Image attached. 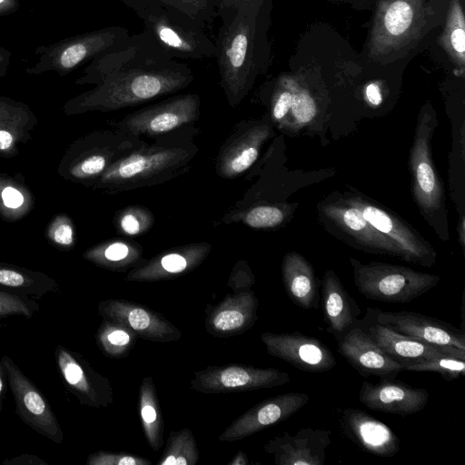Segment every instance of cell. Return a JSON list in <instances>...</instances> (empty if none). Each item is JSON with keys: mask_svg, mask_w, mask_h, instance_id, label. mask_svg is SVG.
<instances>
[{"mask_svg": "<svg viewBox=\"0 0 465 465\" xmlns=\"http://www.w3.org/2000/svg\"><path fill=\"white\" fill-rule=\"evenodd\" d=\"M77 83L94 84L84 96L86 106L114 111L135 106L186 88L192 69L156 44L144 30L90 61Z\"/></svg>", "mask_w": 465, "mask_h": 465, "instance_id": "6da1fadb", "label": "cell"}, {"mask_svg": "<svg viewBox=\"0 0 465 465\" xmlns=\"http://www.w3.org/2000/svg\"><path fill=\"white\" fill-rule=\"evenodd\" d=\"M272 0H213L219 20L215 58L221 86L236 106L264 72L270 56L268 30Z\"/></svg>", "mask_w": 465, "mask_h": 465, "instance_id": "7a4b0ae2", "label": "cell"}, {"mask_svg": "<svg viewBox=\"0 0 465 465\" xmlns=\"http://www.w3.org/2000/svg\"><path fill=\"white\" fill-rule=\"evenodd\" d=\"M197 153L198 147L185 141L146 143L112 164L100 184L114 193L160 184L186 173Z\"/></svg>", "mask_w": 465, "mask_h": 465, "instance_id": "3957f363", "label": "cell"}, {"mask_svg": "<svg viewBox=\"0 0 465 465\" xmlns=\"http://www.w3.org/2000/svg\"><path fill=\"white\" fill-rule=\"evenodd\" d=\"M137 15L161 49L174 59L215 57L216 46L199 25L175 9L152 0Z\"/></svg>", "mask_w": 465, "mask_h": 465, "instance_id": "277c9868", "label": "cell"}, {"mask_svg": "<svg viewBox=\"0 0 465 465\" xmlns=\"http://www.w3.org/2000/svg\"><path fill=\"white\" fill-rule=\"evenodd\" d=\"M350 262L359 292L372 301L407 303L434 288L440 281L439 275L407 266L380 262L362 263L351 257Z\"/></svg>", "mask_w": 465, "mask_h": 465, "instance_id": "5b68a950", "label": "cell"}, {"mask_svg": "<svg viewBox=\"0 0 465 465\" xmlns=\"http://www.w3.org/2000/svg\"><path fill=\"white\" fill-rule=\"evenodd\" d=\"M129 35L126 27L114 25L39 46L35 51L39 55L38 61L28 67L26 72L36 74L54 71L64 75L111 49Z\"/></svg>", "mask_w": 465, "mask_h": 465, "instance_id": "8992f818", "label": "cell"}, {"mask_svg": "<svg viewBox=\"0 0 465 465\" xmlns=\"http://www.w3.org/2000/svg\"><path fill=\"white\" fill-rule=\"evenodd\" d=\"M436 124V116L429 109L420 112L410 156L413 195L427 219L445 214L443 187L430 153V138Z\"/></svg>", "mask_w": 465, "mask_h": 465, "instance_id": "52a82bcc", "label": "cell"}, {"mask_svg": "<svg viewBox=\"0 0 465 465\" xmlns=\"http://www.w3.org/2000/svg\"><path fill=\"white\" fill-rule=\"evenodd\" d=\"M319 212L328 230L354 248L405 261L400 247L369 223L360 210L345 199L322 203Z\"/></svg>", "mask_w": 465, "mask_h": 465, "instance_id": "ba28073f", "label": "cell"}, {"mask_svg": "<svg viewBox=\"0 0 465 465\" xmlns=\"http://www.w3.org/2000/svg\"><path fill=\"white\" fill-rule=\"evenodd\" d=\"M200 107L198 94L176 95L125 115L116 129L139 137L163 135L197 121Z\"/></svg>", "mask_w": 465, "mask_h": 465, "instance_id": "9c48e42d", "label": "cell"}, {"mask_svg": "<svg viewBox=\"0 0 465 465\" xmlns=\"http://www.w3.org/2000/svg\"><path fill=\"white\" fill-rule=\"evenodd\" d=\"M1 362L21 420L41 436L61 444L64 432L47 399L9 356L3 355Z\"/></svg>", "mask_w": 465, "mask_h": 465, "instance_id": "30bf717a", "label": "cell"}, {"mask_svg": "<svg viewBox=\"0 0 465 465\" xmlns=\"http://www.w3.org/2000/svg\"><path fill=\"white\" fill-rule=\"evenodd\" d=\"M429 7L423 0H391L381 9L372 39L378 53L401 51L421 33Z\"/></svg>", "mask_w": 465, "mask_h": 465, "instance_id": "8fae6325", "label": "cell"}, {"mask_svg": "<svg viewBox=\"0 0 465 465\" xmlns=\"http://www.w3.org/2000/svg\"><path fill=\"white\" fill-rule=\"evenodd\" d=\"M345 200L360 210L367 222L376 230L391 239L400 247L406 262L424 267H431L435 264L437 253L432 246L396 215L361 196H351Z\"/></svg>", "mask_w": 465, "mask_h": 465, "instance_id": "7c38bea8", "label": "cell"}, {"mask_svg": "<svg viewBox=\"0 0 465 465\" xmlns=\"http://www.w3.org/2000/svg\"><path fill=\"white\" fill-rule=\"evenodd\" d=\"M366 312L379 323L400 333L426 342L465 350L462 330L441 321L416 312H384L367 308Z\"/></svg>", "mask_w": 465, "mask_h": 465, "instance_id": "4fadbf2b", "label": "cell"}, {"mask_svg": "<svg viewBox=\"0 0 465 465\" xmlns=\"http://www.w3.org/2000/svg\"><path fill=\"white\" fill-rule=\"evenodd\" d=\"M262 340L270 354L307 372H324L336 365L331 350L319 339L299 331L264 333Z\"/></svg>", "mask_w": 465, "mask_h": 465, "instance_id": "5bb4252c", "label": "cell"}, {"mask_svg": "<svg viewBox=\"0 0 465 465\" xmlns=\"http://www.w3.org/2000/svg\"><path fill=\"white\" fill-rule=\"evenodd\" d=\"M356 323L383 351L402 365L409 361L449 355L465 360V350L439 346L400 333L379 323L367 312Z\"/></svg>", "mask_w": 465, "mask_h": 465, "instance_id": "9a60e30c", "label": "cell"}, {"mask_svg": "<svg viewBox=\"0 0 465 465\" xmlns=\"http://www.w3.org/2000/svg\"><path fill=\"white\" fill-rule=\"evenodd\" d=\"M338 352L361 376L394 380L403 365L390 357L356 323L337 340Z\"/></svg>", "mask_w": 465, "mask_h": 465, "instance_id": "2e32d148", "label": "cell"}, {"mask_svg": "<svg viewBox=\"0 0 465 465\" xmlns=\"http://www.w3.org/2000/svg\"><path fill=\"white\" fill-rule=\"evenodd\" d=\"M430 392L403 381L381 379L378 383L363 381L359 401L368 409L400 416L420 412L429 402Z\"/></svg>", "mask_w": 465, "mask_h": 465, "instance_id": "e0dca14e", "label": "cell"}, {"mask_svg": "<svg viewBox=\"0 0 465 465\" xmlns=\"http://www.w3.org/2000/svg\"><path fill=\"white\" fill-rule=\"evenodd\" d=\"M339 423L342 434L363 451L381 458H392L400 450V439L395 432L360 409L342 410Z\"/></svg>", "mask_w": 465, "mask_h": 465, "instance_id": "ac0fdd59", "label": "cell"}, {"mask_svg": "<svg viewBox=\"0 0 465 465\" xmlns=\"http://www.w3.org/2000/svg\"><path fill=\"white\" fill-rule=\"evenodd\" d=\"M271 135L272 129L264 123H249L238 127L221 147L216 160L217 173L229 179L248 170Z\"/></svg>", "mask_w": 465, "mask_h": 465, "instance_id": "d6986e66", "label": "cell"}, {"mask_svg": "<svg viewBox=\"0 0 465 465\" xmlns=\"http://www.w3.org/2000/svg\"><path fill=\"white\" fill-rule=\"evenodd\" d=\"M331 435L329 430L302 428L295 434L275 437L266 450L274 454L278 465H323Z\"/></svg>", "mask_w": 465, "mask_h": 465, "instance_id": "ffe728a7", "label": "cell"}, {"mask_svg": "<svg viewBox=\"0 0 465 465\" xmlns=\"http://www.w3.org/2000/svg\"><path fill=\"white\" fill-rule=\"evenodd\" d=\"M308 401V394L296 391L268 399L237 420L223 435V439L246 437L267 426L283 421L304 407Z\"/></svg>", "mask_w": 465, "mask_h": 465, "instance_id": "44dd1931", "label": "cell"}, {"mask_svg": "<svg viewBox=\"0 0 465 465\" xmlns=\"http://www.w3.org/2000/svg\"><path fill=\"white\" fill-rule=\"evenodd\" d=\"M321 301L326 330L336 340L359 320L361 309L337 274L328 270L321 283Z\"/></svg>", "mask_w": 465, "mask_h": 465, "instance_id": "7402d4cb", "label": "cell"}, {"mask_svg": "<svg viewBox=\"0 0 465 465\" xmlns=\"http://www.w3.org/2000/svg\"><path fill=\"white\" fill-rule=\"evenodd\" d=\"M54 357L64 387L81 403L97 406L100 402V387L95 374L85 361L63 344L56 345Z\"/></svg>", "mask_w": 465, "mask_h": 465, "instance_id": "603a6c76", "label": "cell"}, {"mask_svg": "<svg viewBox=\"0 0 465 465\" xmlns=\"http://www.w3.org/2000/svg\"><path fill=\"white\" fill-rule=\"evenodd\" d=\"M282 282L286 292L298 307L318 309L319 282L312 265L300 253L288 252L282 263Z\"/></svg>", "mask_w": 465, "mask_h": 465, "instance_id": "cb8c5ba5", "label": "cell"}, {"mask_svg": "<svg viewBox=\"0 0 465 465\" xmlns=\"http://www.w3.org/2000/svg\"><path fill=\"white\" fill-rule=\"evenodd\" d=\"M208 386L218 389H261L281 386L290 381L288 373L276 369L229 367L208 377Z\"/></svg>", "mask_w": 465, "mask_h": 465, "instance_id": "d4e9b609", "label": "cell"}, {"mask_svg": "<svg viewBox=\"0 0 465 465\" xmlns=\"http://www.w3.org/2000/svg\"><path fill=\"white\" fill-rule=\"evenodd\" d=\"M0 290L26 296L32 299H42L48 293H58V283L42 273L33 272L0 264Z\"/></svg>", "mask_w": 465, "mask_h": 465, "instance_id": "484cf974", "label": "cell"}, {"mask_svg": "<svg viewBox=\"0 0 465 465\" xmlns=\"http://www.w3.org/2000/svg\"><path fill=\"white\" fill-rule=\"evenodd\" d=\"M403 371H432L440 373L446 381H453L465 375V360L450 355L421 359L404 363Z\"/></svg>", "mask_w": 465, "mask_h": 465, "instance_id": "4316f807", "label": "cell"}, {"mask_svg": "<svg viewBox=\"0 0 465 465\" xmlns=\"http://www.w3.org/2000/svg\"><path fill=\"white\" fill-rule=\"evenodd\" d=\"M162 4L175 9L199 25L209 28L215 19L213 0H159Z\"/></svg>", "mask_w": 465, "mask_h": 465, "instance_id": "83f0119b", "label": "cell"}, {"mask_svg": "<svg viewBox=\"0 0 465 465\" xmlns=\"http://www.w3.org/2000/svg\"><path fill=\"white\" fill-rule=\"evenodd\" d=\"M449 16L445 43L458 64L463 66L465 52L464 16L460 3L455 1Z\"/></svg>", "mask_w": 465, "mask_h": 465, "instance_id": "f1b7e54d", "label": "cell"}, {"mask_svg": "<svg viewBox=\"0 0 465 465\" xmlns=\"http://www.w3.org/2000/svg\"><path fill=\"white\" fill-rule=\"evenodd\" d=\"M153 223L151 212L143 206H129L116 216L117 228L126 235L136 236L150 229Z\"/></svg>", "mask_w": 465, "mask_h": 465, "instance_id": "f546056e", "label": "cell"}, {"mask_svg": "<svg viewBox=\"0 0 465 465\" xmlns=\"http://www.w3.org/2000/svg\"><path fill=\"white\" fill-rule=\"evenodd\" d=\"M39 310L40 306L35 299L0 290V329L4 326V320L9 317L30 319Z\"/></svg>", "mask_w": 465, "mask_h": 465, "instance_id": "4dcf8cb0", "label": "cell"}, {"mask_svg": "<svg viewBox=\"0 0 465 465\" xmlns=\"http://www.w3.org/2000/svg\"><path fill=\"white\" fill-rule=\"evenodd\" d=\"M285 218L284 212L275 205H257L251 207L242 214L241 220L254 229L273 228L280 225Z\"/></svg>", "mask_w": 465, "mask_h": 465, "instance_id": "1f68e13d", "label": "cell"}, {"mask_svg": "<svg viewBox=\"0 0 465 465\" xmlns=\"http://www.w3.org/2000/svg\"><path fill=\"white\" fill-rule=\"evenodd\" d=\"M290 84L292 89L290 110L299 124H308L316 114L315 102L306 90L294 88L292 81H290Z\"/></svg>", "mask_w": 465, "mask_h": 465, "instance_id": "d6a6232c", "label": "cell"}, {"mask_svg": "<svg viewBox=\"0 0 465 465\" xmlns=\"http://www.w3.org/2000/svg\"><path fill=\"white\" fill-rule=\"evenodd\" d=\"M139 252L134 244L118 240L100 247L94 257L99 261L104 260L111 263H117L138 255Z\"/></svg>", "mask_w": 465, "mask_h": 465, "instance_id": "836d02e7", "label": "cell"}, {"mask_svg": "<svg viewBox=\"0 0 465 465\" xmlns=\"http://www.w3.org/2000/svg\"><path fill=\"white\" fill-rule=\"evenodd\" d=\"M292 89L290 81H284L276 94L272 107V114L275 121L283 119L291 109Z\"/></svg>", "mask_w": 465, "mask_h": 465, "instance_id": "e575fe53", "label": "cell"}, {"mask_svg": "<svg viewBox=\"0 0 465 465\" xmlns=\"http://www.w3.org/2000/svg\"><path fill=\"white\" fill-rule=\"evenodd\" d=\"M246 315L237 310H224L219 312L213 319V325L222 331H230L243 325Z\"/></svg>", "mask_w": 465, "mask_h": 465, "instance_id": "d590c367", "label": "cell"}, {"mask_svg": "<svg viewBox=\"0 0 465 465\" xmlns=\"http://www.w3.org/2000/svg\"><path fill=\"white\" fill-rule=\"evenodd\" d=\"M143 461L136 460L131 456H115L105 453H94L89 456L87 463L89 465H107V464H118V465H135L142 463Z\"/></svg>", "mask_w": 465, "mask_h": 465, "instance_id": "8d00e7d4", "label": "cell"}, {"mask_svg": "<svg viewBox=\"0 0 465 465\" xmlns=\"http://www.w3.org/2000/svg\"><path fill=\"white\" fill-rule=\"evenodd\" d=\"M127 321L137 331L147 329L152 322L149 314L140 308L132 309L127 315Z\"/></svg>", "mask_w": 465, "mask_h": 465, "instance_id": "74e56055", "label": "cell"}, {"mask_svg": "<svg viewBox=\"0 0 465 465\" xmlns=\"http://www.w3.org/2000/svg\"><path fill=\"white\" fill-rule=\"evenodd\" d=\"M54 241L61 245H70L74 241V232L67 223H57L53 231Z\"/></svg>", "mask_w": 465, "mask_h": 465, "instance_id": "f35d334b", "label": "cell"}, {"mask_svg": "<svg viewBox=\"0 0 465 465\" xmlns=\"http://www.w3.org/2000/svg\"><path fill=\"white\" fill-rule=\"evenodd\" d=\"M2 463L4 465H48L40 457L29 453H23L16 457L5 459Z\"/></svg>", "mask_w": 465, "mask_h": 465, "instance_id": "ab89813d", "label": "cell"}, {"mask_svg": "<svg viewBox=\"0 0 465 465\" xmlns=\"http://www.w3.org/2000/svg\"><path fill=\"white\" fill-rule=\"evenodd\" d=\"M2 200L5 206L17 208L22 205L24 197L16 189L13 187H6L2 192Z\"/></svg>", "mask_w": 465, "mask_h": 465, "instance_id": "60d3db41", "label": "cell"}, {"mask_svg": "<svg viewBox=\"0 0 465 465\" xmlns=\"http://www.w3.org/2000/svg\"><path fill=\"white\" fill-rule=\"evenodd\" d=\"M106 340L112 345L122 346V345H125L129 342L130 337H129L128 333H126L124 331L114 330V331H110L107 334Z\"/></svg>", "mask_w": 465, "mask_h": 465, "instance_id": "b9f144b4", "label": "cell"}, {"mask_svg": "<svg viewBox=\"0 0 465 465\" xmlns=\"http://www.w3.org/2000/svg\"><path fill=\"white\" fill-rule=\"evenodd\" d=\"M365 94L368 101L373 105H379L382 102L380 87L374 83L367 85Z\"/></svg>", "mask_w": 465, "mask_h": 465, "instance_id": "7bdbcfd3", "label": "cell"}, {"mask_svg": "<svg viewBox=\"0 0 465 465\" xmlns=\"http://www.w3.org/2000/svg\"><path fill=\"white\" fill-rule=\"evenodd\" d=\"M19 6L18 0H0V16L15 13Z\"/></svg>", "mask_w": 465, "mask_h": 465, "instance_id": "ee69618b", "label": "cell"}, {"mask_svg": "<svg viewBox=\"0 0 465 465\" xmlns=\"http://www.w3.org/2000/svg\"><path fill=\"white\" fill-rule=\"evenodd\" d=\"M11 52L0 45V76L4 75L9 67L11 62Z\"/></svg>", "mask_w": 465, "mask_h": 465, "instance_id": "f6af8a7d", "label": "cell"}, {"mask_svg": "<svg viewBox=\"0 0 465 465\" xmlns=\"http://www.w3.org/2000/svg\"><path fill=\"white\" fill-rule=\"evenodd\" d=\"M141 414L146 424L153 423L156 420V411L151 404H144Z\"/></svg>", "mask_w": 465, "mask_h": 465, "instance_id": "bcb514c9", "label": "cell"}, {"mask_svg": "<svg viewBox=\"0 0 465 465\" xmlns=\"http://www.w3.org/2000/svg\"><path fill=\"white\" fill-rule=\"evenodd\" d=\"M5 382H7L6 375H5V369L1 362V358H0V414L3 410V403H4V400H5V391H6Z\"/></svg>", "mask_w": 465, "mask_h": 465, "instance_id": "7dc6e473", "label": "cell"}, {"mask_svg": "<svg viewBox=\"0 0 465 465\" xmlns=\"http://www.w3.org/2000/svg\"><path fill=\"white\" fill-rule=\"evenodd\" d=\"M127 7L134 10L136 15L152 0H121Z\"/></svg>", "mask_w": 465, "mask_h": 465, "instance_id": "c3c4849f", "label": "cell"}, {"mask_svg": "<svg viewBox=\"0 0 465 465\" xmlns=\"http://www.w3.org/2000/svg\"><path fill=\"white\" fill-rule=\"evenodd\" d=\"M13 137L7 131L0 130V150H6L11 147Z\"/></svg>", "mask_w": 465, "mask_h": 465, "instance_id": "681fc988", "label": "cell"}]
</instances>
